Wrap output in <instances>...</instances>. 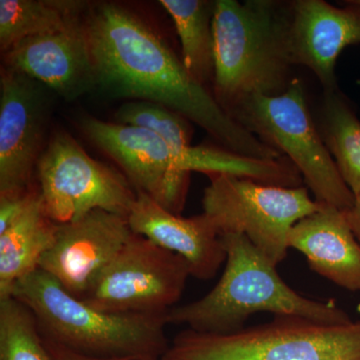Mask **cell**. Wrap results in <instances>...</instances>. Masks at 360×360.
<instances>
[{"label": "cell", "mask_w": 360, "mask_h": 360, "mask_svg": "<svg viewBox=\"0 0 360 360\" xmlns=\"http://www.w3.org/2000/svg\"><path fill=\"white\" fill-rule=\"evenodd\" d=\"M360 44V4L333 6L324 0H295L288 4V46L293 66L309 68L323 90L338 89V56Z\"/></svg>", "instance_id": "13"}, {"label": "cell", "mask_w": 360, "mask_h": 360, "mask_svg": "<svg viewBox=\"0 0 360 360\" xmlns=\"http://www.w3.org/2000/svg\"><path fill=\"white\" fill-rule=\"evenodd\" d=\"M160 360H360V321L324 323L274 315L227 335L186 329Z\"/></svg>", "instance_id": "5"}, {"label": "cell", "mask_w": 360, "mask_h": 360, "mask_svg": "<svg viewBox=\"0 0 360 360\" xmlns=\"http://www.w3.org/2000/svg\"><path fill=\"white\" fill-rule=\"evenodd\" d=\"M357 1H359V4H360V0H357Z\"/></svg>", "instance_id": "27"}, {"label": "cell", "mask_w": 360, "mask_h": 360, "mask_svg": "<svg viewBox=\"0 0 360 360\" xmlns=\"http://www.w3.org/2000/svg\"><path fill=\"white\" fill-rule=\"evenodd\" d=\"M124 360H158L155 359H124Z\"/></svg>", "instance_id": "26"}, {"label": "cell", "mask_w": 360, "mask_h": 360, "mask_svg": "<svg viewBox=\"0 0 360 360\" xmlns=\"http://www.w3.org/2000/svg\"><path fill=\"white\" fill-rule=\"evenodd\" d=\"M86 4L75 0H0V47L28 37L63 32L82 23Z\"/></svg>", "instance_id": "18"}, {"label": "cell", "mask_w": 360, "mask_h": 360, "mask_svg": "<svg viewBox=\"0 0 360 360\" xmlns=\"http://www.w3.org/2000/svg\"><path fill=\"white\" fill-rule=\"evenodd\" d=\"M0 360H53L34 315L14 297L0 300Z\"/></svg>", "instance_id": "21"}, {"label": "cell", "mask_w": 360, "mask_h": 360, "mask_svg": "<svg viewBox=\"0 0 360 360\" xmlns=\"http://www.w3.org/2000/svg\"><path fill=\"white\" fill-rule=\"evenodd\" d=\"M42 336L71 352L101 359H160L169 341L167 315L106 314L68 292L37 269L14 285Z\"/></svg>", "instance_id": "4"}, {"label": "cell", "mask_w": 360, "mask_h": 360, "mask_svg": "<svg viewBox=\"0 0 360 360\" xmlns=\"http://www.w3.org/2000/svg\"><path fill=\"white\" fill-rule=\"evenodd\" d=\"M58 229L45 212L39 191L20 219L0 234V300L11 297L14 285L39 269Z\"/></svg>", "instance_id": "17"}, {"label": "cell", "mask_w": 360, "mask_h": 360, "mask_svg": "<svg viewBox=\"0 0 360 360\" xmlns=\"http://www.w3.org/2000/svg\"><path fill=\"white\" fill-rule=\"evenodd\" d=\"M288 4L215 1L213 96L227 112L255 94L278 96L295 79L288 46Z\"/></svg>", "instance_id": "3"}, {"label": "cell", "mask_w": 360, "mask_h": 360, "mask_svg": "<svg viewBox=\"0 0 360 360\" xmlns=\"http://www.w3.org/2000/svg\"><path fill=\"white\" fill-rule=\"evenodd\" d=\"M288 248L302 252L310 269L345 290L360 292V243L345 212L322 205L298 221L288 236Z\"/></svg>", "instance_id": "16"}, {"label": "cell", "mask_w": 360, "mask_h": 360, "mask_svg": "<svg viewBox=\"0 0 360 360\" xmlns=\"http://www.w3.org/2000/svg\"><path fill=\"white\" fill-rule=\"evenodd\" d=\"M226 260L217 285L195 302L174 307L167 314L168 324H186L189 329L227 335L245 328L257 312L304 317L324 323L352 322L333 302L305 297L292 290L271 264L243 234L221 236Z\"/></svg>", "instance_id": "2"}, {"label": "cell", "mask_w": 360, "mask_h": 360, "mask_svg": "<svg viewBox=\"0 0 360 360\" xmlns=\"http://www.w3.org/2000/svg\"><path fill=\"white\" fill-rule=\"evenodd\" d=\"M132 234L127 217L92 210L77 221L58 224L53 245L44 253L39 269L80 300Z\"/></svg>", "instance_id": "12"}, {"label": "cell", "mask_w": 360, "mask_h": 360, "mask_svg": "<svg viewBox=\"0 0 360 360\" xmlns=\"http://www.w3.org/2000/svg\"><path fill=\"white\" fill-rule=\"evenodd\" d=\"M7 68L70 101L96 89L82 23L66 32L28 37L6 52Z\"/></svg>", "instance_id": "14"}, {"label": "cell", "mask_w": 360, "mask_h": 360, "mask_svg": "<svg viewBox=\"0 0 360 360\" xmlns=\"http://www.w3.org/2000/svg\"><path fill=\"white\" fill-rule=\"evenodd\" d=\"M82 129L90 141L122 167L135 191L179 214L186 205L191 174L176 153L153 130L85 116Z\"/></svg>", "instance_id": "10"}, {"label": "cell", "mask_w": 360, "mask_h": 360, "mask_svg": "<svg viewBox=\"0 0 360 360\" xmlns=\"http://www.w3.org/2000/svg\"><path fill=\"white\" fill-rule=\"evenodd\" d=\"M350 229L360 243V195L355 196L354 205L345 212Z\"/></svg>", "instance_id": "25"}, {"label": "cell", "mask_w": 360, "mask_h": 360, "mask_svg": "<svg viewBox=\"0 0 360 360\" xmlns=\"http://www.w3.org/2000/svg\"><path fill=\"white\" fill-rule=\"evenodd\" d=\"M82 28L96 89L174 111L238 155L264 160L283 158L241 127L213 92L191 77L160 35L129 9L110 2L96 4L85 11Z\"/></svg>", "instance_id": "1"}, {"label": "cell", "mask_w": 360, "mask_h": 360, "mask_svg": "<svg viewBox=\"0 0 360 360\" xmlns=\"http://www.w3.org/2000/svg\"><path fill=\"white\" fill-rule=\"evenodd\" d=\"M189 276L186 259L134 233L80 300L106 314L167 315Z\"/></svg>", "instance_id": "9"}, {"label": "cell", "mask_w": 360, "mask_h": 360, "mask_svg": "<svg viewBox=\"0 0 360 360\" xmlns=\"http://www.w3.org/2000/svg\"><path fill=\"white\" fill-rule=\"evenodd\" d=\"M160 4L174 20L181 45L180 58L187 72L207 87L214 80L212 20L215 1L161 0Z\"/></svg>", "instance_id": "20"}, {"label": "cell", "mask_w": 360, "mask_h": 360, "mask_svg": "<svg viewBox=\"0 0 360 360\" xmlns=\"http://www.w3.org/2000/svg\"><path fill=\"white\" fill-rule=\"evenodd\" d=\"M44 85L11 68L0 75V194L32 188L44 153L47 99Z\"/></svg>", "instance_id": "11"}, {"label": "cell", "mask_w": 360, "mask_h": 360, "mask_svg": "<svg viewBox=\"0 0 360 360\" xmlns=\"http://www.w3.org/2000/svg\"><path fill=\"white\" fill-rule=\"evenodd\" d=\"M129 217L130 229L186 259L191 276L210 281L226 260L221 236L203 213L186 219L137 193Z\"/></svg>", "instance_id": "15"}, {"label": "cell", "mask_w": 360, "mask_h": 360, "mask_svg": "<svg viewBox=\"0 0 360 360\" xmlns=\"http://www.w3.org/2000/svg\"><path fill=\"white\" fill-rule=\"evenodd\" d=\"M39 193L37 186L20 193L0 194V234L20 219Z\"/></svg>", "instance_id": "23"}, {"label": "cell", "mask_w": 360, "mask_h": 360, "mask_svg": "<svg viewBox=\"0 0 360 360\" xmlns=\"http://www.w3.org/2000/svg\"><path fill=\"white\" fill-rule=\"evenodd\" d=\"M316 122L326 148L354 196L360 195V120L340 89L323 90Z\"/></svg>", "instance_id": "19"}, {"label": "cell", "mask_w": 360, "mask_h": 360, "mask_svg": "<svg viewBox=\"0 0 360 360\" xmlns=\"http://www.w3.org/2000/svg\"><path fill=\"white\" fill-rule=\"evenodd\" d=\"M45 345L47 349L51 352L53 360H120V359H101L96 357L86 356V355L78 354L77 352H71L68 348L61 347L53 341L44 338ZM124 360V359H123Z\"/></svg>", "instance_id": "24"}, {"label": "cell", "mask_w": 360, "mask_h": 360, "mask_svg": "<svg viewBox=\"0 0 360 360\" xmlns=\"http://www.w3.org/2000/svg\"><path fill=\"white\" fill-rule=\"evenodd\" d=\"M115 120L122 124L153 130L172 146L174 151L191 146L193 131L188 120L158 104L129 101L116 111Z\"/></svg>", "instance_id": "22"}, {"label": "cell", "mask_w": 360, "mask_h": 360, "mask_svg": "<svg viewBox=\"0 0 360 360\" xmlns=\"http://www.w3.org/2000/svg\"><path fill=\"white\" fill-rule=\"evenodd\" d=\"M229 115L250 134L291 160L314 200L347 212L355 196L342 179L310 113L302 80L295 78L278 96L255 94Z\"/></svg>", "instance_id": "6"}, {"label": "cell", "mask_w": 360, "mask_h": 360, "mask_svg": "<svg viewBox=\"0 0 360 360\" xmlns=\"http://www.w3.org/2000/svg\"><path fill=\"white\" fill-rule=\"evenodd\" d=\"M210 179L203 214L220 236L243 234L276 266L288 255L292 227L322 206L310 198L307 187L270 186L229 174Z\"/></svg>", "instance_id": "7"}, {"label": "cell", "mask_w": 360, "mask_h": 360, "mask_svg": "<svg viewBox=\"0 0 360 360\" xmlns=\"http://www.w3.org/2000/svg\"><path fill=\"white\" fill-rule=\"evenodd\" d=\"M47 215L58 224L101 210L129 217L136 191L125 175L87 155L66 132L51 137L37 167Z\"/></svg>", "instance_id": "8"}]
</instances>
